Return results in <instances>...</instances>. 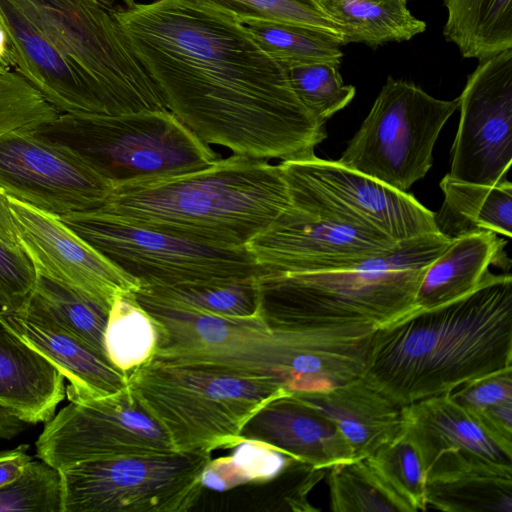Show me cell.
Segmentation results:
<instances>
[{
	"instance_id": "cell-1",
	"label": "cell",
	"mask_w": 512,
	"mask_h": 512,
	"mask_svg": "<svg viewBox=\"0 0 512 512\" xmlns=\"http://www.w3.org/2000/svg\"><path fill=\"white\" fill-rule=\"evenodd\" d=\"M114 13L168 110L204 143L286 160L327 137L286 67L233 17L178 0H125Z\"/></svg>"
},
{
	"instance_id": "cell-2",
	"label": "cell",
	"mask_w": 512,
	"mask_h": 512,
	"mask_svg": "<svg viewBox=\"0 0 512 512\" xmlns=\"http://www.w3.org/2000/svg\"><path fill=\"white\" fill-rule=\"evenodd\" d=\"M0 29L15 71L60 114L168 110L102 0H0Z\"/></svg>"
},
{
	"instance_id": "cell-3",
	"label": "cell",
	"mask_w": 512,
	"mask_h": 512,
	"mask_svg": "<svg viewBox=\"0 0 512 512\" xmlns=\"http://www.w3.org/2000/svg\"><path fill=\"white\" fill-rule=\"evenodd\" d=\"M509 367L512 276L489 272L471 293L379 327L362 376L401 408Z\"/></svg>"
},
{
	"instance_id": "cell-4",
	"label": "cell",
	"mask_w": 512,
	"mask_h": 512,
	"mask_svg": "<svg viewBox=\"0 0 512 512\" xmlns=\"http://www.w3.org/2000/svg\"><path fill=\"white\" fill-rule=\"evenodd\" d=\"M290 205L278 164L233 154L196 171L114 184L100 208L202 245L241 248Z\"/></svg>"
},
{
	"instance_id": "cell-5",
	"label": "cell",
	"mask_w": 512,
	"mask_h": 512,
	"mask_svg": "<svg viewBox=\"0 0 512 512\" xmlns=\"http://www.w3.org/2000/svg\"><path fill=\"white\" fill-rule=\"evenodd\" d=\"M450 241L442 233L414 238L349 269L265 272L255 278L260 317L282 330L379 328L418 309L425 269Z\"/></svg>"
},
{
	"instance_id": "cell-6",
	"label": "cell",
	"mask_w": 512,
	"mask_h": 512,
	"mask_svg": "<svg viewBox=\"0 0 512 512\" xmlns=\"http://www.w3.org/2000/svg\"><path fill=\"white\" fill-rule=\"evenodd\" d=\"M126 375L131 394L176 451L236 447L246 422L269 400L290 393L268 379L155 356Z\"/></svg>"
},
{
	"instance_id": "cell-7",
	"label": "cell",
	"mask_w": 512,
	"mask_h": 512,
	"mask_svg": "<svg viewBox=\"0 0 512 512\" xmlns=\"http://www.w3.org/2000/svg\"><path fill=\"white\" fill-rule=\"evenodd\" d=\"M34 130L73 149L113 185L196 171L219 158L169 110L59 114Z\"/></svg>"
},
{
	"instance_id": "cell-8",
	"label": "cell",
	"mask_w": 512,
	"mask_h": 512,
	"mask_svg": "<svg viewBox=\"0 0 512 512\" xmlns=\"http://www.w3.org/2000/svg\"><path fill=\"white\" fill-rule=\"evenodd\" d=\"M60 217L140 287L217 285L265 273L246 247L202 245L132 224L101 208Z\"/></svg>"
},
{
	"instance_id": "cell-9",
	"label": "cell",
	"mask_w": 512,
	"mask_h": 512,
	"mask_svg": "<svg viewBox=\"0 0 512 512\" xmlns=\"http://www.w3.org/2000/svg\"><path fill=\"white\" fill-rule=\"evenodd\" d=\"M211 451L82 461L59 470L62 512H186L203 491Z\"/></svg>"
},
{
	"instance_id": "cell-10",
	"label": "cell",
	"mask_w": 512,
	"mask_h": 512,
	"mask_svg": "<svg viewBox=\"0 0 512 512\" xmlns=\"http://www.w3.org/2000/svg\"><path fill=\"white\" fill-rule=\"evenodd\" d=\"M459 99L434 98L413 83L388 77L339 161L408 192L432 167L433 148Z\"/></svg>"
},
{
	"instance_id": "cell-11",
	"label": "cell",
	"mask_w": 512,
	"mask_h": 512,
	"mask_svg": "<svg viewBox=\"0 0 512 512\" xmlns=\"http://www.w3.org/2000/svg\"><path fill=\"white\" fill-rule=\"evenodd\" d=\"M278 166L287 183L291 204L298 208L396 243L441 233L435 213L412 194L339 161L320 159L314 154L281 160Z\"/></svg>"
},
{
	"instance_id": "cell-12",
	"label": "cell",
	"mask_w": 512,
	"mask_h": 512,
	"mask_svg": "<svg viewBox=\"0 0 512 512\" xmlns=\"http://www.w3.org/2000/svg\"><path fill=\"white\" fill-rule=\"evenodd\" d=\"M69 401L45 422L35 443L36 456L58 470L82 461L174 451L128 386L108 396Z\"/></svg>"
},
{
	"instance_id": "cell-13",
	"label": "cell",
	"mask_w": 512,
	"mask_h": 512,
	"mask_svg": "<svg viewBox=\"0 0 512 512\" xmlns=\"http://www.w3.org/2000/svg\"><path fill=\"white\" fill-rule=\"evenodd\" d=\"M0 190L61 216L100 208L113 184L67 145L20 129L0 136Z\"/></svg>"
},
{
	"instance_id": "cell-14",
	"label": "cell",
	"mask_w": 512,
	"mask_h": 512,
	"mask_svg": "<svg viewBox=\"0 0 512 512\" xmlns=\"http://www.w3.org/2000/svg\"><path fill=\"white\" fill-rule=\"evenodd\" d=\"M458 99L449 176L496 185L512 162V49L480 60Z\"/></svg>"
},
{
	"instance_id": "cell-15",
	"label": "cell",
	"mask_w": 512,
	"mask_h": 512,
	"mask_svg": "<svg viewBox=\"0 0 512 512\" xmlns=\"http://www.w3.org/2000/svg\"><path fill=\"white\" fill-rule=\"evenodd\" d=\"M399 243L290 205L245 247L265 272L349 269L395 251Z\"/></svg>"
},
{
	"instance_id": "cell-16",
	"label": "cell",
	"mask_w": 512,
	"mask_h": 512,
	"mask_svg": "<svg viewBox=\"0 0 512 512\" xmlns=\"http://www.w3.org/2000/svg\"><path fill=\"white\" fill-rule=\"evenodd\" d=\"M20 248L38 275L68 286L108 310L116 298L133 295L137 280L119 269L61 217L8 197Z\"/></svg>"
},
{
	"instance_id": "cell-17",
	"label": "cell",
	"mask_w": 512,
	"mask_h": 512,
	"mask_svg": "<svg viewBox=\"0 0 512 512\" xmlns=\"http://www.w3.org/2000/svg\"><path fill=\"white\" fill-rule=\"evenodd\" d=\"M401 413L427 482L471 471L512 470V456L449 393L401 407Z\"/></svg>"
},
{
	"instance_id": "cell-18",
	"label": "cell",
	"mask_w": 512,
	"mask_h": 512,
	"mask_svg": "<svg viewBox=\"0 0 512 512\" xmlns=\"http://www.w3.org/2000/svg\"><path fill=\"white\" fill-rule=\"evenodd\" d=\"M0 324L52 363L68 380V399L97 398L127 387V375L58 323L29 296L0 311Z\"/></svg>"
},
{
	"instance_id": "cell-19",
	"label": "cell",
	"mask_w": 512,
	"mask_h": 512,
	"mask_svg": "<svg viewBox=\"0 0 512 512\" xmlns=\"http://www.w3.org/2000/svg\"><path fill=\"white\" fill-rule=\"evenodd\" d=\"M241 440L261 443L315 468L328 469L354 459L338 427L292 393L264 404L243 426Z\"/></svg>"
},
{
	"instance_id": "cell-20",
	"label": "cell",
	"mask_w": 512,
	"mask_h": 512,
	"mask_svg": "<svg viewBox=\"0 0 512 512\" xmlns=\"http://www.w3.org/2000/svg\"><path fill=\"white\" fill-rule=\"evenodd\" d=\"M292 394L338 427L354 459L369 457L403 431L401 408L363 376L328 390Z\"/></svg>"
},
{
	"instance_id": "cell-21",
	"label": "cell",
	"mask_w": 512,
	"mask_h": 512,
	"mask_svg": "<svg viewBox=\"0 0 512 512\" xmlns=\"http://www.w3.org/2000/svg\"><path fill=\"white\" fill-rule=\"evenodd\" d=\"M506 243L488 230L452 238L426 267L415 295L417 308H435L471 293L490 272V265L509 271L511 261L504 250Z\"/></svg>"
},
{
	"instance_id": "cell-22",
	"label": "cell",
	"mask_w": 512,
	"mask_h": 512,
	"mask_svg": "<svg viewBox=\"0 0 512 512\" xmlns=\"http://www.w3.org/2000/svg\"><path fill=\"white\" fill-rule=\"evenodd\" d=\"M62 373L0 325V404L28 424L47 422L66 396Z\"/></svg>"
},
{
	"instance_id": "cell-23",
	"label": "cell",
	"mask_w": 512,
	"mask_h": 512,
	"mask_svg": "<svg viewBox=\"0 0 512 512\" xmlns=\"http://www.w3.org/2000/svg\"><path fill=\"white\" fill-rule=\"evenodd\" d=\"M439 185L444 200L435 220L442 234L452 239L488 230L512 236V185L507 179L489 186L459 181L447 174Z\"/></svg>"
},
{
	"instance_id": "cell-24",
	"label": "cell",
	"mask_w": 512,
	"mask_h": 512,
	"mask_svg": "<svg viewBox=\"0 0 512 512\" xmlns=\"http://www.w3.org/2000/svg\"><path fill=\"white\" fill-rule=\"evenodd\" d=\"M408 0H319L342 33L344 43L378 46L410 40L426 29L407 7Z\"/></svg>"
},
{
	"instance_id": "cell-25",
	"label": "cell",
	"mask_w": 512,
	"mask_h": 512,
	"mask_svg": "<svg viewBox=\"0 0 512 512\" xmlns=\"http://www.w3.org/2000/svg\"><path fill=\"white\" fill-rule=\"evenodd\" d=\"M446 40L479 61L512 49V0H444Z\"/></svg>"
},
{
	"instance_id": "cell-26",
	"label": "cell",
	"mask_w": 512,
	"mask_h": 512,
	"mask_svg": "<svg viewBox=\"0 0 512 512\" xmlns=\"http://www.w3.org/2000/svg\"><path fill=\"white\" fill-rule=\"evenodd\" d=\"M426 502L448 512H511L512 470L471 471L427 482Z\"/></svg>"
},
{
	"instance_id": "cell-27",
	"label": "cell",
	"mask_w": 512,
	"mask_h": 512,
	"mask_svg": "<svg viewBox=\"0 0 512 512\" xmlns=\"http://www.w3.org/2000/svg\"><path fill=\"white\" fill-rule=\"evenodd\" d=\"M134 294L156 304L188 312L224 317L259 314L255 278L206 286L140 287Z\"/></svg>"
},
{
	"instance_id": "cell-28",
	"label": "cell",
	"mask_w": 512,
	"mask_h": 512,
	"mask_svg": "<svg viewBox=\"0 0 512 512\" xmlns=\"http://www.w3.org/2000/svg\"><path fill=\"white\" fill-rule=\"evenodd\" d=\"M158 342L151 316L133 295L115 299L104 334L107 358L119 370L128 372L151 359Z\"/></svg>"
},
{
	"instance_id": "cell-29",
	"label": "cell",
	"mask_w": 512,
	"mask_h": 512,
	"mask_svg": "<svg viewBox=\"0 0 512 512\" xmlns=\"http://www.w3.org/2000/svg\"><path fill=\"white\" fill-rule=\"evenodd\" d=\"M256 42L285 67L325 62L340 65L343 44L323 32L290 23L250 20L243 24Z\"/></svg>"
},
{
	"instance_id": "cell-30",
	"label": "cell",
	"mask_w": 512,
	"mask_h": 512,
	"mask_svg": "<svg viewBox=\"0 0 512 512\" xmlns=\"http://www.w3.org/2000/svg\"><path fill=\"white\" fill-rule=\"evenodd\" d=\"M30 297L58 323L107 357L104 334L110 310L88 296L40 275Z\"/></svg>"
},
{
	"instance_id": "cell-31",
	"label": "cell",
	"mask_w": 512,
	"mask_h": 512,
	"mask_svg": "<svg viewBox=\"0 0 512 512\" xmlns=\"http://www.w3.org/2000/svg\"><path fill=\"white\" fill-rule=\"evenodd\" d=\"M329 469L330 508L334 512H412L369 466L353 459Z\"/></svg>"
},
{
	"instance_id": "cell-32",
	"label": "cell",
	"mask_w": 512,
	"mask_h": 512,
	"mask_svg": "<svg viewBox=\"0 0 512 512\" xmlns=\"http://www.w3.org/2000/svg\"><path fill=\"white\" fill-rule=\"evenodd\" d=\"M229 15L244 24L250 20L282 22L323 32L345 45L342 33L323 11L319 0H178Z\"/></svg>"
},
{
	"instance_id": "cell-33",
	"label": "cell",
	"mask_w": 512,
	"mask_h": 512,
	"mask_svg": "<svg viewBox=\"0 0 512 512\" xmlns=\"http://www.w3.org/2000/svg\"><path fill=\"white\" fill-rule=\"evenodd\" d=\"M365 460L412 512L428 509L425 470L416 446L404 429Z\"/></svg>"
},
{
	"instance_id": "cell-34",
	"label": "cell",
	"mask_w": 512,
	"mask_h": 512,
	"mask_svg": "<svg viewBox=\"0 0 512 512\" xmlns=\"http://www.w3.org/2000/svg\"><path fill=\"white\" fill-rule=\"evenodd\" d=\"M232 456L210 460L201 477L202 487L225 491L253 481L276 478L292 458L253 441L238 444Z\"/></svg>"
},
{
	"instance_id": "cell-35",
	"label": "cell",
	"mask_w": 512,
	"mask_h": 512,
	"mask_svg": "<svg viewBox=\"0 0 512 512\" xmlns=\"http://www.w3.org/2000/svg\"><path fill=\"white\" fill-rule=\"evenodd\" d=\"M338 65L325 62L286 67L291 86L302 104L326 122L355 96V87L344 84Z\"/></svg>"
},
{
	"instance_id": "cell-36",
	"label": "cell",
	"mask_w": 512,
	"mask_h": 512,
	"mask_svg": "<svg viewBox=\"0 0 512 512\" xmlns=\"http://www.w3.org/2000/svg\"><path fill=\"white\" fill-rule=\"evenodd\" d=\"M62 512L60 471L30 460L21 474L0 488V512Z\"/></svg>"
},
{
	"instance_id": "cell-37",
	"label": "cell",
	"mask_w": 512,
	"mask_h": 512,
	"mask_svg": "<svg viewBox=\"0 0 512 512\" xmlns=\"http://www.w3.org/2000/svg\"><path fill=\"white\" fill-rule=\"evenodd\" d=\"M60 113L21 74L0 72V136L35 129Z\"/></svg>"
},
{
	"instance_id": "cell-38",
	"label": "cell",
	"mask_w": 512,
	"mask_h": 512,
	"mask_svg": "<svg viewBox=\"0 0 512 512\" xmlns=\"http://www.w3.org/2000/svg\"><path fill=\"white\" fill-rule=\"evenodd\" d=\"M37 272L28 256L0 243V307H15L31 293Z\"/></svg>"
},
{
	"instance_id": "cell-39",
	"label": "cell",
	"mask_w": 512,
	"mask_h": 512,
	"mask_svg": "<svg viewBox=\"0 0 512 512\" xmlns=\"http://www.w3.org/2000/svg\"><path fill=\"white\" fill-rule=\"evenodd\" d=\"M468 412L512 399V367L468 381L451 393Z\"/></svg>"
},
{
	"instance_id": "cell-40",
	"label": "cell",
	"mask_w": 512,
	"mask_h": 512,
	"mask_svg": "<svg viewBox=\"0 0 512 512\" xmlns=\"http://www.w3.org/2000/svg\"><path fill=\"white\" fill-rule=\"evenodd\" d=\"M469 413L487 435L512 456V399Z\"/></svg>"
},
{
	"instance_id": "cell-41",
	"label": "cell",
	"mask_w": 512,
	"mask_h": 512,
	"mask_svg": "<svg viewBox=\"0 0 512 512\" xmlns=\"http://www.w3.org/2000/svg\"><path fill=\"white\" fill-rule=\"evenodd\" d=\"M28 445L0 452V488L17 478L26 464L32 460L28 454Z\"/></svg>"
},
{
	"instance_id": "cell-42",
	"label": "cell",
	"mask_w": 512,
	"mask_h": 512,
	"mask_svg": "<svg viewBox=\"0 0 512 512\" xmlns=\"http://www.w3.org/2000/svg\"><path fill=\"white\" fill-rule=\"evenodd\" d=\"M0 243L11 248L19 249L17 231L8 197L0 190Z\"/></svg>"
},
{
	"instance_id": "cell-43",
	"label": "cell",
	"mask_w": 512,
	"mask_h": 512,
	"mask_svg": "<svg viewBox=\"0 0 512 512\" xmlns=\"http://www.w3.org/2000/svg\"><path fill=\"white\" fill-rule=\"evenodd\" d=\"M27 425L28 423L19 419L0 404V438L12 439L24 431Z\"/></svg>"
},
{
	"instance_id": "cell-44",
	"label": "cell",
	"mask_w": 512,
	"mask_h": 512,
	"mask_svg": "<svg viewBox=\"0 0 512 512\" xmlns=\"http://www.w3.org/2000/svg\"><path fill=\"white\" fill-rule=\"evenodd\" d=\"M15 68L14 60L10 53L6 38L0 29V72L12 71Z\"/></svg>"
},
{
	"instance_id": "cell-45",
	"label": "cell",
	"mask_w": 512,
	"mask_h": 512,
	"mask_svg": "<svg viewBox=\"0 0 512 512\" xmlns=\"http://www.w3.org/2000/svg\"><path fill=\"white\" fill-rule=\"evenodd\" d=\"M1 310H2V309H1V307H0V311H1ZM0 325H1V324H0Z\"/></svg>"
}]
</instances>
